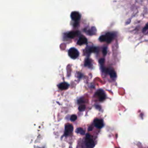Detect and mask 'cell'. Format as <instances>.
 <instances>
[{"instance_id":"obj_1","label":"cell","mask_w":148,"mask_h":148,"mask_svg":"<svg viewBox=\"0 0 148 148\" xmlns=\"http://www.w3.org/2000/svg\"><path fill=\"white\" fill-rule=\"evenodd\" d=\"M85 144L87 148H92L94 146V142L89 134H86Z\"/></svg>"},{"instance_id":"obj_2","label":"cell","mask_w":148,"mask_h":148,"mask_svg":"<svg viewBox=\"0 0 148 148\" xmlns=\"http://www.w3.org/2000/svg\"><path fill=\"white\" fill-rule=\"evenodd\" d=\"M79 53L78 50L74 47H72L68 50V55L72 59H76L79 56Z\"/></svg>"},{"instance_id":"obj_3","label":"cell","mask_w":148,"mask_h":148,"mask_svg":"<svg viewBox=\"0 0 148 148\" xmlns=\"http://www.w3.org/2000/svg\"><path fill=\"white\" fill-rule=\"evenodd\" d=\"M71 17L72 18V20L75 21H77L80 19L81 17V15L80 14L76 11H74L72 12L71 14Z\"/></svg>"},{"instance_id":"obj_4","label":"cell","mask_w":148,"mask_h":148,"mask_svg":"<svg viewBox=\"0 0 148 148\" xmlns=\"http://www.w3.org/2000/svg\"><path fill=\"white\" fill-rule=\"evenodd\" d=\"M96 95L99 99V101H103L106 98V95L104 91L102 90H99L96 92Z\"/></svg>"},{"instance_id":"obj_5","label":"cell","mask_w":148,"mask_h":148,"mask_svg":"<svg viewBox=\"0 0 148 148\" xmlns=\"http://www.w3.org/2000/svg\"><path fill=\"white\" fill-rule=\"evenodd\" d=\"M94 124L97 128H101L103 126V123L102 120L99 119H95L94 120Z\"/></svg>"},{"instance_id":"obj_6","label":"cell","mask_w":148,"mask_h":148,"mask_svg":"<svg viewBox=\"0 0 148 148\" xmlns=\"http://www.w3.org/2000/svg\"><path fill=\"white\" fill-rule=\"evenodd\" d=\"M73 131V126L72 125L70 124H68L65 125V135H68L69 134H70Z\"/></svg>"},{"instance_id":"obj_7","label":"cell","mask_w":148,"mask_h":148,"mask_svg":"<svg viewBox=\"0 0 148 148\" xmlns=\"http://www.w3.org/2000/svg\"><path fill=\"white\" fill-rule=\"evenodd\" d=\"M105 38H106V40L105 41L108 43H109L113 40V39L114 38V34H112V33L108 32L106 34H105Z\"/></svg>"},{"instance_id":"obj_8","label":"cell","mask_w":148,"mask_h":148,"mask_svg":"<svg viewBox=\"0 0 148 148\" xmlns=\"http://www.w3.org/2000/svg\"><path fill=\"white\" fill-rule=\"evenodd\" d=\"M87 39H86L84 36H81V37L79 39V40H78L77 43V45H84V44L87 43Z\"/></svg>"},{"instance_id":"obj_9","label":"cell","mask_w":148,"mask_h":148,"mask_svg":"<svg viewBox=\"0 0 148 148\" xmlns=\"http://www.w3.org/2000/svg\"><path fill=\"white\" fill-rule=\"evenodd\" d=\"M69 87V84L66 82H63L58 85V88L61 90H66Z\"/></svg>"},{"instance_id":"obj_10","label":"cell","mask_w":148,"mask_h":148,"mask_svg":"<svg viewBox=\"0 0 148 148\" xmlns=\"http://www.w3.org/2000/svg\"><path fill=\"white\" fill-rule=\"evenodd\" d=\"M78 34L77 31H71L68 34V37L70 38H73Z\"/></svg>"},{"instance_id":"obj_11","label":"cell","mask_w":148,"mask_h":148,"mask_svg":"<svg viewBox=\"0 0 148 148\" xmlns=\"http://www.w3.org/2000/svg\"><path fill=\"white\" fill-rule=\"evenodd\" d=\"M109 73L112 78H116V73L113 69H111L109 71Z\"/></svg>"},{"instance_id":"obj_12","label":"cell","mask_w":148,"mask_h":148,"mask_svg":"<svg viewBox=\"0 0 148 148\" xmlns=\"http://www.w3.org/2000/svg\"><path fill=\"white\" fill-rule=\"evenodd\" d=\"M76 132L77 133H79V134H82V135H83V134H84V131L82 128H77V129L76 130Z\"/></svg>"},{"instance_id":"obj_13","label":"cell","mask_w":148,"mask_h":148,"mask_svg":"<svg viewBox=\"0 0 148 148\" xmlns=\"http://www.w3.org/2000/svg\"><path fill=\"white\" fill-rule=\"evenodd\" d=\"M91 60L88 58L86 59V60L85 61V63H84V65L85 66H90L91 65Z\"/></svg>"},{"instance_id":"obj_14","label":"cell","mask_w":148,"mask_h":148,"mask_svg":"<svg viewBox=\"0 0 148 148\" xmlns=\"http://www.w3.org/2000/svg\"><path fill=\"white\" fill-rule=\"evenodd\" d=\"M143 32H144V33H146V34H147V33H148V23L145 26V27L143 28Z\"/></svg>"},{"instance_id":"obj_15","label":"cell","mask_w":148,"mask_h":148,"mask_svg":"<svg viewBox=\"0 0 148 148\" xmlns=\"http://www.w3.org/2000/svg\"><path fill=\"white\" fill-rule=\"evenodd\" d=\"M99 40L101 41V42H105L106 40V38H105V35H102L99 37Z\"/></svg>"},{"instance_id":"obj_16","label":"cell","mask_w":148,"mask_h":148,"mask_svg":"<svg viewBox=\"0 0 148 148\" xmlns=\"http://www.w3.org/2000/svg\"><path fill=\"white\" fill-rule=\"evenodd\" d=\"M77 119V116L75 115V114H73L71 116V118H70V120L72 121H74L76 120Z\"/></svg>"},{"instance_id":"obj_17","label":"cell","mask_w":148,"mask_h":148,"mask_svg":"<svg viewBox=\"0 0 148 148\" xmlns=\"http://www.w3.org/2000/svg\"><path fill=\"white\" fill-rule=\"evenodd\" d=\"M85 108H86V106H85L84 105H81L79 107V110L80 111H83V110H84Z\"/></svg>"},{"instance_id":"obj_18","label":"cell","mask_w":148,"mask_h":148,"mask_svg":"<svg viewBox=\"0 0 148 148\" xmlns=\"http://www.w3.org/2000/svg\"><path fill=\"white\" fill-rule=\"evenodd\" d=\"M102 52H103V54L104 56H105L106 54V53H107V49H106V47H104L103 49Z\"/></svg>"},{"instance_id":"obj_19","label":"cell","mask_w":148,"mask_h":148,"mask_svg":"<svg viewBox=\"0 0 148 148\" xmlns=\"http://www.w3.org/2000/svg\"><path fill=\"white\" fill-rule=\"evenodd\" d=\"M95 49H96L95 47H91V48L89 49V51H90V52H94L95 50Z\"/></svg>"},{"instance_id":"obj_20","label":"cell","mask_w":148,"mask_h":148,"mask_svg":"<svg viewBox=\"0 0 148 148\" xmlns=\"http://www.w3.org/2000/svg\"><path fill=\"white\" fill-rule=\"evenodd\" d=\"M99 63L101 64H103V62H104V59L103 58H102V59H100L99 61Z\"/></svg>"},{"instance_id":"obj_21","label":"cell","mask_w":148,"mask_h":148,"mask_svg":"<svg viewBox=\"0 0 148 148\" xmlns=\"http://www.w3.org/2000/svg\"><path fill=\"white\" fill-rule=\"evenodd\" d=\"M91 130H92V128H91V126H90V128H89V129H88V130H89V131H91Z\"/></svg>"}]
</instances>
